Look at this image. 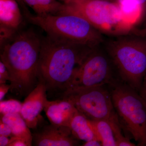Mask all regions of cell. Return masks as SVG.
<instances>
[{
	"label": "cell",
	"mask_w": 146,
	"mask_h": 146,
	"mask_svg": "<svg viewBox=\"0 0 146 146\" xmlns=\"http://www.w3.org/2000/svg\"><path fill=\"white\" fill-rule=\"evenodd\" d=\"M16 0H0V27L18 32L23 17Z\"/></svg>",
	"instance_id": "cell-12"
},
{
	"label": "cell",
	"mask_w": 146,
	"mask_h": 146,
	"mask_svg": "<svg viewBox=\"0 0 146 146\" xmlns=\"http://www.w3.org/2000/svg\"><path fill=\"white\" fill-rule=\"evenodd\" d=\"M0 120L10 127L13 136L23 139L28 146L32 145V134L21 114L11 113L1 115Z\"/></svg>",
	"instance_id": "cell-14"
},
{
	"label": "cell",
	"mask_w": 146,
	"mask_h": 146,
	"mask_svg": "<svg viewBox=\"0 0 146 146\" xmlns=\"http://www.w3.org/2000/svg\"><path fill=\"white\" fill-rule=\"evenodd\" d=\"M47 97L46 86L39 82L23 103L20 114L30 129L36 130L41 127L43 118L40 114L48 100Z\"/></svg>",
	"instance_id": "cell-10"
},
{
	"label": "cell",
	"mask_w": 146,
	"mask_h": 146,
	"mask_svg": "<svg viewBox=\"0 0 146 146\" xmlns=\"http://www.w3.org/2000/svg\"><path fill=\"white\" fill-rule=\"evenodd\" d=\"M58 1H60V0H58Z\"/></svg>",
	"instance_id": "cell-31"
},
{
	"label": "cell",
	"mask_w": 146,
	"mask_h": 146,
	"mask_svg": "<svg viewBox=\"0 0 146 146\" xmlns=\"http://www.w3.org/2000/svg\"><path fill=\"white\" fill-rule=\"evenodd\" d=\"M33 9L36 15L44 16L57 15L63 8V3L58 0H23Z\"/></svg>",
	"instance_id": "cell-15"
},
{
	"label": "cell",
	"mask_w": 146,
	"mask_h": 146,
	"mask_svg": "<svg viewBox=\"0 0 146 146\" xmlns=\"http://www.w3.org/2000/svg\"><path fill=\"white\" fill-rule=\"evenodd\" d=\"M8 146H28V145L23 139L13 136L11 137Z\"/></svg>",
	"instance_id": "cell-21"
},
{
	"label": "cell",
	"mask_w": 146,
	"mask_h": 146,
	"mask_svg": "<svg viewBox=\"0 0 146 146\" xmlns=\"http://www.w3.org/2000/svg\"><path fill=\"white\" fill-rule=\"evenodd\" d=\"M16 1L18 3L20 6L22 7L23 10L24 14H27V13H30L29 11H28L27 9L26 6V4L23 1V0H16Z\"/></svg>",
	"instance_id": "cell-28"
},
{
	"label": "cell",
	"mask_w": 146,
	"mask_h": 146,
	"mask_svg": "<svg viewBox=\"0 0 146 146\" xmlns=\"http://www.w3.org/2000/svg\"><path fill=\"white\" fill-rule=\"evenodd\" d=\"M32 145L74 146L78 145L76 139L68 127L51 123L42 126L32 134Z\"/></svg>",
	"instance_id": "cell-9"
},
{
	"label": "cell",
	"mask_w": 146,
	"mask_h": 146,
	"mask_svg": "<svg viewBox=\"0 0 146 146\" xmlns=\"http://www.w3.org/2000/svg\"><path fill=\"white\" fill-rule=\"evenodd\" d=\"M138 93L146 104V74Z\"/></svg>",
	"instance_id": "cell-23"
},
{
	"label": "cell",
	"mask_w": 146,
	"mask_h": 146,
	"mask_svg": "<svg viewBox=\"0 0 146 146\" xmlns=\"http://www.w3.org/2000/svg\"><path fill=\"white\" fill-rule=\"evenodd\" d=\"M31 23L39 27L53 39L86 45L99 46L104 42V35L86 19L74 13H64L44 16H25Z\"/></svg>",
	"instance_id": "cell-5"
},
{
	"label": "cell",
	"mask_w": 146,
	"mask_h": 146,
	"mask_svg": "<svg viewBox=\"0 0 146 146\" xmlns=\"http://www.w3.org/2000/svg\"><path fill=\"white\" fill-rule=\"evenodd\" d=\"M10 142V138H9V137L0 136V146H8Z\"/></svg>",
	"instance_id": "cell-25"
},
{
	"label": "cell",
	"mask_w": 146,
	"mask_h": 146,
	"mask_svg": "<svg viewBox=\"0 0 146 146\" xmlns=\"http://www.w3.org/2000/svg\"><path fill=\"white\" fill-rule=\"evenodd\" d=\"M112 126L117 146H134L136 145L131 142L128 137L123 135L119 120L109 121Z\"/></svg>",
	"instance_id": "cell-17"
},
{
	"label": "cell",
	"mask_w": 146,
	"mask_h": 146,
	"mask_svg": "<svg viewBox=\"0 0 146 146\" xmlns=\"http://www.w3.org/2000/svg\"><path fill=\"white\" fill-rule=\"evenodd\" d=\"M10 81L9 72L5 64L0 61V84H5L7 81Z\"/></svg>",
	"instance_id": "cell-19"
},
{
	"label": "cell",
	"mask_w": 146,
	"mask_h": 146,
	"mask_svg": "<svg viewBox=\"0 0 146 146\" xmlns=\"http://www.w3.org/2000/svg\"><path fill=\"white\" fill-rule=\"evenodd\" d=\"M84 146H101V142L97 139H93L85 142L82 145Z\"/></svg>",
	"instance_id": "cell-24"
},
{
	"label": "cell",
	"mask_w": 146,
	"mask_h": 146,
	"mask_svg": "<svg viewBox=\"0 0 146 146\" xmlns=\"http://www.w3.org/2000/svg\"><path fill=\"white\" fill-rule=\"evenodd\" d=\"M65 1V0H60V1H62L63 2H64Z\"/></svg>",
	"instance_id": "cell-30"
},
{
	"label": "cell",
	"mask_w": 146,
	"mask_h": 146,
	"mask_svg": "<svg viewBox=\"0 0 146 146\" xmlns=\"http://www.w3.org/2000/svg\"><path fill=\"white\" fill-rule=\"evenodd\" d=\"M104 43L121 80L138 92L146 74V36L123 35Z\"/></svg>",
	"instance_id": "cell-3"
},
{
	"label": "cell",
	"mask_w": 146,
	"mask_h": 146,
	"mask_svg": "<svg viewBox=\"0 0 146 146\" xmlns=\"http://www.w3.org/2000/svg\"><path fill=\"white\" fill-rule=\"evenodd\" d=\"M131 1L137 3L138 4L143 6L146 9V0H117V3L121 2L124 1Z\"/></svg>",
	"instance_id": "cell-27"
},
{
	"label": "cell",
	"mask_w": 146,
	"mask_h": 146,
	"mask_svg": "<svg viewBox=\"0 0 146 146\" xmlns=\"http://www.w3.org/2000/svg\"><path fill=\"white\" fill-rule=\"evenodd\" d=\"M23 103L17 100L10 99L0 102L1 115L11 113L20 114Z\"/></svg>",
	"instance_id": "cell-18"
},
{
	"label": "cell",
	"mask_w": 146,
	"mask_h": 146,
	"mask_svg": "<svg viewBox=\"0 0 146 146\" xmlns=\"http://www.w3.org/2000/svg\"><path fill=\"white\" fill-rule=\"evenodd\" d=\"M44 110L51 123L67 127L78 111L70 102L63 99L52 101L48 100Z\"/></svg>",
	"instance_id": "cell-11"
},
{
	"label": "cell",
	"mask_w": 146,
	"mask_h": 146,
	"mask_svg": "<svg viewBox=\"0 0 146 146\" xmlns=\"http://www.w3.org/2000/svg\"><path fill=\"white\" fill-rule=\"evenodd\" d=\"M94 48L47 35L42 38L37 77L38 82L46 86L47 97L60 98L68 90L76 72Z\"/></svg>",
	"instance_id": "cell-1"
},
{
	"label": "cell",
	"mask_w": 146,
	"mask_h": 146,
	"mask_svg": "<svg viewBox=\"0 0 146 146\" xmlns=\"http://www.w3.org/2000/svg\"><path fill=\"white\" fill-rule=\"evenodd\" d=\"M41 43V37L27 30L1 46V60L10 75L9 90L17 96H27L38 84Z\"/></svg>",
	"instance_id": "cell-2"
},
{
	"label": "cell",
	"mask_w": 146,
	"mask_h": 146,
	"mask_svg": "<svg viewBox=\"0 0 146 146\" xmlns=\"http://www.w3.org/2000/svg\"><path fill=\"white\" fill-rule=\"evenodd\" d=\"M0 136L9 137L13 136L10 127L0 120Z\"/></svg>",
	"instance_id": "cell-20"
},
{
	"label": "cell",
	"mask_w": 146,
	"mask_h": 146,
	"mask_svg": "<svg viewBox=\"0 0 146 146\" xmlns=\"http://www.w3.org/2000/svg\"><path fill=\"white\" fill-rule=\"evenodd\" d=\"M59 99L70 102L80 113L91 121L119 119L111 94L105 86L68 90Z\"/></svg>",
	"instance_id": "cell-7"
},
{
	"label": "cell",
	"mask_w": 146,
	"mask_h": 146,
	"mask_svg": "<svg viewBox=\"0 0 146 146\" xmlns=\"http://www.w3.org/2000/svg\"><path fill=\"white\" fill-rule=\"evenodd\" d=\"M10 85L6 84H0V101L3 100L5 96L7 94L9 90H10Z\"/></svg>",
	"instance_id": "cell-22"
},
{
	"label": "cell",
	"mask_w": 146,
	"mask_h": 146,
	"mask_svg": "<svg viewBox=\"0 0 146 146\" xmlns=\"http://www.w3.org/2000/svg\"><path fill=\"white\" fill-rule=\"evenodd\" d=\"M96 47L86 56L73 77L68 90L107 85L115 79V68L107 52Z\"/></svg>",
	"instance_id": "cell-8"
},
{
	"label": "cell",
	"mask_w": 146,
	"mask_h": 146,
	"mask_svg": "<svg viewBox=\"0 0 146 146\" xmlns=\"http://www.w3.org/2000/svg\"><path fill=\"white\" fill-rule=\"evenodd\" d=\"M64 13L81 16L104 35L143 36L140 29L126 21L117 3L106 0H65L58 14Z\"/></svg>",
	"instance_id": "cell-4"
},
{
	"label": "cell",
	"mask_w": 146,
	"mask_h": 146,
	"mask_svg": "<svg viewBox=\"0 0 146 146\" xmlns=\"http://www.w3.org/2000/svg\"><path fill=\"white\" fill-rule=\"evenodd\" d=\"M141 28H139L142 31L144 36H146V11L143 19L141 23Z\"/></svg>",
	"instance_id": "cell-26"
},
{
	"label": "cell",
	"mask_w": 146,
	"mask_h": 146,
	"mask_svg": "<svg viewBox=\"0 0 146 146\" xmlns=\"http://www.w3.org/2000/svg\"><path fill=\"white\" fill-rule=\"evenodd\" d=\"M68 127L73 136L78 140L86 142L97 139L90 120L78 111L71 119Z\"/></svg>",
	"instance_id": "cell-13"
},
{
	"label": "cell",
	"mask_w": 146,
	"mask_h": 146,
	"mask_svg": "<svg viewBox=\"0 0 146 146\" xmlns=\"http://www.w3.org/2000/svg\"><path fill=\"white\" fill-rule=\"evenodd\" d=\"M90 121L96 137L101 142L102 146H117L113 129L109 121L104 120Z\"/></svg>",
	"instance_id": "cell-16"
},
{
	"label": "cell",
	"mask_w": 146,
	"mask_h": 146,
	"mask_svg": "<svg viewBox=\"0 0 146 146\" xmlns=\"http://www.w3.org/2000/svg\"><path fill=\"white\" fill-rule=\"evenodd\" d=\"M106 1H109L115 3H117V0H106Z\"/></svg>",
	"instance_id": "cell-29"
},
{
	"label": "cell",
	"mask_w": 146,
	"mask_h": 146,
	"mask_svg": "<svg viewBox=\"0 0 146 146\" xmlns=\"http://www.w3.org/2000/svg\"><path fill=\"white\" fill-rule=\"evenodd\" d=\"M122 129L139 146H146V104L138 91L121 80L107 84Z\"/></svg>",
	"instance_id": "cell-6"
}]
</instances>
